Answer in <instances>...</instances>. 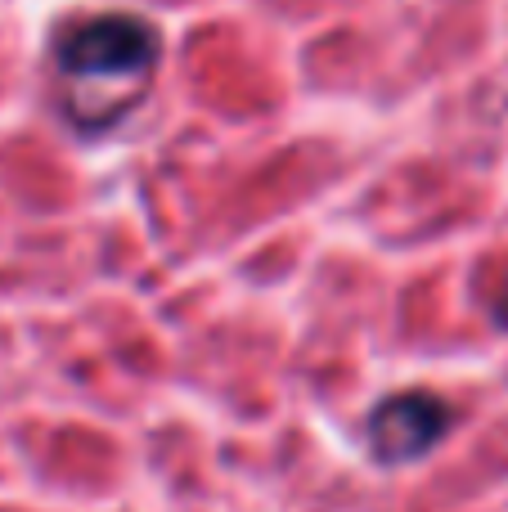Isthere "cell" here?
Returning <instances> with one entry per match:
<instances>
[{"label":"cell","mask_w":508,"mask_h":512,"mask_svg":"<svg viewBox=\"0 0 508 512\" xmlns=\"http://www.w3.org/2000/svg\"><path fill=\"white\" fill-rule=\"evenodd\" d=\"M162 36L135 14H95L54 41L59 108L77 131L99 135L122 126L144 104L158 72Z\"/></svg>","instance_id":"1"},{"label":"cell","mask_w":508,"mask_h":512,"mask_svg":"<svg viewBox=\"0 0 508 512\" xmlns=\"http://www.w3.org/2000/svg\"><path fill=\"white\" fill-rule=\"evenodd\" d=\"M495 319L508 328V279H504V288H500V297H495Z\"/></svg>","instance_id":"3"},{"label":"cell","mask_w":508,"mask_h":512,"mask_svg":"<svg viewBox=\"0 0 508 512\" xmlns=\"http://www.w3.org/2000/svg\"><path fill=\"white\" fill-rule=\"evenodd\" d=\"M450 423H455V414H450V405L441 396H432V391H401V396H387L369 414L365 436L378 463H414L446 441Z\"/></svg>","instance_id":"2"}]
</instances>
